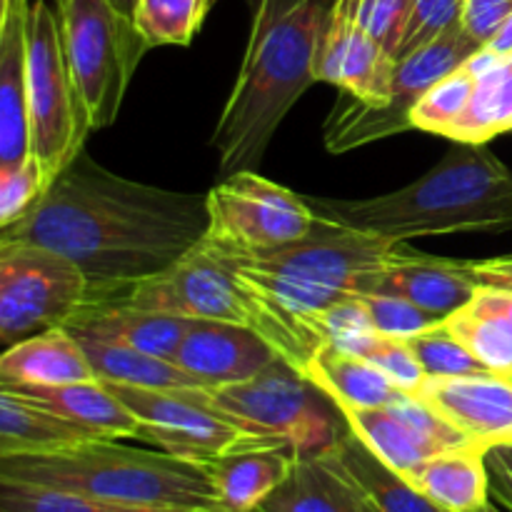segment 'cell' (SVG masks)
<instances>
[{
  "label": "cell",
  "instance_id": "1",
  "mask_svg": "<svg viewBox=\"0 0 512 512\" xmlns=\"http://www.w3.org/2000/svg\"><path fill=\"white\" fill-rule=\"evenodd\" d=\"M208 195L120 178L80 153L0 243H33L73 260L90 298L163 273L205 238Z\"/></svg>",
  "mask_w": 512,
  "mask_h": 512
},
{
  "label": "cell",
  "instance_id": "2",
  "mask_svg": "<svg viewBox=\"0 0 512 512\" xmlns=\"http://www.w3.org/2000/svg\"><path fill=\"white\" fill-rule=\"evenodd\" d=\"M398 243L315 213L308 235L280 248L230 255L235 275L268 318V343L303 373L325 345L320 315L365 295Z\"/></svg>",
  "mask_w": 512,
  "mask_h": 512
},
{
  "label": "cell",
  "instance_id": "3",
  "mask_svg": "<svg viewBox=\"0 0 512 512\" xmlns=\"http://www.w3.org/2000/svg\"><path fill=\"white\" fill-rule=\"evenodd\" d=\"M328 0H258L248 48L213 130L220 173L253 170L275 130L315 83Z\"/></svg>",
  "mask_w": 512,
  "mask_h": 512
},
{
  "label": "cell",
  "instance_id": "4",
  "mask_svg": "<svg viewBox=\"0 0 512 512\" xmlns=\"http://www.w3.org/2000/svg\"><path fill=\"white\" fill-rule=\"evenodd\" d=\"M323 218L393 243L512 230V170L485 143H455L435 168L395 193L310 198Z\"/></svg>",
  "mask_w": 512,
  "mask_h": 512
},
{
  "label": "cell",
  "instance_id": "5",
  "mask_svg": "<svg viewBox=\"0 0 512 512\" xmlns=\"http://www.w3.org/2000/svg\"><path fill=\"white\" fill-rule=\"evenodd\" d=\"M0 478L73 490L120 505L183 512H223L205 463L125 448L118 440H90L43 455L0 458Z\"/></svg>",
  "mask_w": 512,
  "mask_h": 512
},
{
  "label": "cell",
  "instance_id": "6",
  "mask_svg": "<svg viewBox=\"0 0 512 512\" xmlns=\"http://www.w3.org/2000/svg\"><path fill=\"white\" fill-rule=\"evenodd\" d=\"M208 403L245 433L290 443L300 455L323 453L348 433L338 403L285 358L243 383L213 388Z\"/></svg>",
  "mask_w": 512,
  "mask_h": 512
},
{
  "label": "cell",
  "instance_id": "7",
  "mask_svg": "<svg viewBox=\"0 0 512 512\" xmlns=\"http://www.w3.org/2000/svg\"><path fill=\"white\" fill-rule=\"evenodd\" d=\"M65 55L90 130L115 123L145 55L143 35L110 0H65L58 8Z\"/></svg>",
  "mask_w": 512,
  "mask_h": 512
},
{
  "label": "cell",
  "instance_id": "8",
  "mask_svg": "<svg viewBox=\"0 0 512 512\" xmlns=\"http://www.w3.org/2000/svg\"><path fill=\"white\" fill-rule=\"evenodd\" d=\"M30 153L53 180L83 153L90 125L75 93L55 5L35 0L28 15Z\"/></svg>",
  "mask_w": 512,
  "mask_h": 512
},
{
  "label": "cell",
  "instance_id": "9",
  "mask_svg": "<svg viewBox=\"0 0 512 512\" xmlns=\"http://www.w3.org/2000/svg\"><path fill=\"white\" fill-rule=\"evenodd\" d=\"M478 50L480 45L458 23L395 63L388 105H368L340 90V98L335 100L323 125L325 148L330 153H348L353 148L413 130L410 113L415 103L438 80L468 63Z\"/></svg>",
  "mask_w": 512,
  "mask_h": 512
},
{
  "label": "cell",
  "instance_id": "10",
  "mask_svg": "<svg viewBox=\"0 0 512 512\" xmlns=\"http://www.w3.org/2000/svg\"><path fill=\"white\" fill-rule=\"evenodd\" d=\"M100 298H115L130 308L180 318L240 323L268 340V318L235 275L230 255L205 238L163 273Z\"/></svg>",
  "mask_w": 512,
  "mask_h": 512
},
{
  "label": "cell",
  "instance_id": "11",
  "mask_svg": "<svg viewBox=\"0 0 512 512\" xmlns=\"http://www.w3.org/2000/svg\"><path fill=\"white\" fill-rule=\"evenodd\" d=\"M90 295L83 270L65 255L33 243H0V343L65 328Z\"/></svg>",
  "mask_w": 512,
  "mask_h": 512
},
{
  "label": "cell",
  "instance_id": "12",
  "mask_svg": "<svg viewBox=\"0 0 512 512\" xmlns=\"http://www.w3.org/2000/svg\"><path fill=\"white\" fill-rule=\"evenodd\" d=\"M205 240L233 255L263 253L300 240L315 223L310 203L255 170L225 175L208 190Z\"/></svg>",
  "mask_w": 512,
  "mask_h": 512
},
{
  "label": "cell",
  "instance_id": "13",
  "mask_svg": "<svg viewBox=\"0 0 512 512\" xmlns=\"http://www.w3.org/2000/svg\"><path fill=\"white\" fill-rule=\"evenodd\" d=\"M140 423V440L175 458L210 465L213 460L255 443H280L245 433L208 403L210 390H150L105 383Z\"/></svg>",
  "mask_w": 512,
  "mask_h": 512
},
{
  "label": "cell",
  "instance_id": "14",
  "mask_svg": "<svg viewBox=\"0 0 512 512\" xmlns=\"http://www.w3.org/2000/svg\"><path fill=\"white\" fill-rule=\"evenodd\" d=\"M398 60L358 18V0H335L325 20L315 78L368 105H388Z\"/></svg>",
  "mask_w": 512,
  "mask_h": 512
},
{
  "label": "cell",
  "instance_id": "15",
  "mask_svg": "<svg viewBox=\"0 0 512 512\" xmlns=\"http://www.w3.org/2000/svg\"><path fill=\"white\" fill-rule=\"evenodd\" d=\"M478 290L470 260L435 258L398 243L373 275L368 293L400 295L425 313L445 320L473 303Z\"/></svg>",
  "mask_w": 512,
  "mask_h": 512
},
{
  "label": "cell",
  "instance_id": "16",
  "mask_svg": "<svg viewBox=\"0 0 512 512\" xmlns=\"http://www.w3.org/2000/svg\"><path fill=\"white\" fill-rule=\"evenodd\" d=\"M420 398L433 405L470 443L483 450L512 445V378L483 373L468 378H428Z\"/></svg>",
  "mask_w": 512,
  "mask_h": 512
},
{
  "label": "cell",
  "instance_id": "17",
  "mask_svg": "<svg viewBox=\"0 0 512 512\" xmlns=\"http://www.w3.org/2000/svg\"><path fill=\"white\" fill-rule=\"evenodd\" d=\"M278 358V350L248 325L193 318L173 363L208 388H223L253 378Z\"/></svg>",
  "mask_w": 512,
  "mask_h": 512
},
{
  "label": "cell",
  "instance_id": "18",
  "mask_svg": "<svg viewBox=\"0 0 512 512\" xmlns=\"http://www.w3.org/2000/svg\"><path fill=\"white\" fill-rule=\"evenodd\" d=\"M28 0H0V168L30 155Z\"/></svg>",
  "mask_w": 512,
  "mask_h": 512
},
{
  "label": "cell",
  "instance_id": "19",
  "mask_svg": "<svg viewBox=\"0 0 512 512\" xmlns=\"http://www.w3.org/2000/svg\"><path fill=\"white\" fill-rule=\"evenodd\" d=\"M193 318L130 308L115 298H88L65 328L78 338L103 340L173 360Z\"/></svg>",
  "mask_w": 512,
  "mask_h": 512
},
{
  "label": "cell",
  "instance_id": "20",
  "mask_svg": "<svg viewBox=\"0 0 512 512\" xmlns=\"http://www.w3.org/2000/svg\"><path fill=\"white\" fill-rule=\"evenodd\" d=\"M300 453L290 443H255L208 465L223 512H258L288 480Z\"/></svg>",
  "mask_w": 512,
  "mask_h": 512
},
{
  "label": "cell",
  "instance_id": "21",
  "mask_svg": "<svg viewBox=\"0 0 512 512\" xmlns=\"http://www.w3.org/2000/svg\"><path fill=\"white\" fill-rule=\"evenodd\" d=\"M258 512H375L333 448L300 455L293 473Z\"/></svg>",
  "mask_w": 512,
  "mask_h": 512
},
{
  "label": "cell",
  "instance_id": "22",
  "mask_svg": "<svg viewBox=\"0 0 512 512\" xmlns=\"http://www.w3.org/2000/svg\"><path fill=\"white\" fill-rule=\"evenodd\" d=\"M0 390H10L28 403L40 405L70 423L80 425L95 438H138L140 423L128 405L103 383V380H88V383H70L45 388V385H0Z\"/></svg>",
  "mask_w": 512,
  "mask_h": 512
},
{
  "label": "cell",
  "instance_id": "23",
  "mask_svg": "<svg viewBox=\"0 0 512 512\" xmlns=\"http://www.w3.org/2000/svg\"><path fill=\"white\" fill-rule=\"evenodd\" d=\"M98 380L83 343L68 328H50L0 355V385H70Z\"/></svg>",
  "mask_w": 512,
  "mask_h": 512
},
{
  "label": "cell",
  "instance_id": "24",
  "mask_svg": "<svg viewBox=\"0 0 512 512\" xmlns=\"http://www.w3.org/2000/svg\"><path fill=\"white\" fill-rule=\"evenodd\" d=\"M408 480L445 512H475L493 498L488 450L480 445H463L435 455L425 460Z\"/></svg>",
  "mask_w": 512,
  "mask_h": 512
},
{
  "label": "cell",
  "instance_id": "25",
  "mask_svg": "<svg viewBox=\"0 0 512 512\" xmlns=\"http://www.w3.org/2000/svg\"><path fill=\"white\" fill-rule=\"evenodd\" d=\"M303 375L333 398L338 408H385L405 393L373 363L330 343L320 345Z\"/></svg>",
  "mask_w": 512,
  "mask_h": 512
},
{
  "label": "cell",
  "instance_id": "26",
  "mask_svg": "<svg viewBox=\"0 0 512 512\" xmlns=\"http://www.w3.org/2000/svg\"><path fill=\"white\" fill-rule=\"evenodd\" d=\"M90 440L100 438L10 390H0V458L58 453Z\"/></svg>",
  "mask_w": 512,
  "mask_h": 512
},
{
  "label": "cell",
  "instance_id": "27",
  "mask_svg": "<svg viewBox=\"0 0 512 512\" xmlns=\"http://www.w3.org/2000/svg\"><path fill=\"white\" fill-rule=\"evenodd\" d=\"M478 70L473 103L455 125V143H488L495 135L512 130V55H493L485 48L470 58Z\"/></svg>",
  "mask_w": 512,
  "mask_h": 512
},
{
  "label": "cell",
  "instance_id": "28",
  "mask_svg": "<svg viewBox=\"0 0 512 512\" xmlns=\"http://www.w3.org/2000/svg\"><path fill=\"white\" fill-rule=\"evenodd\" d=\"M333 453L360 485L375 512H445L430 503L405 475L385 465L350 428L333 445Z\"/></svg>",
  "mask_w": 512,
  "mask_h": 512
},
{
  "label": "cell",
  "instance_id": "29",
  "mask_svg": "<svg viewBox=\"0 0 512 512\" xmlns=\"http://www.w3.org/2000/svg\"><path fill=\"white\" fill-rule=\"evenodd\" d=\"M348 428L395 473L410 475L443 450L430 443L410 423H405L390 405L385 408H340ZM448 453V450H445Z\"/></svg>",
  "mask_w": 512,
  "mask_h": 512
},
{
  "label": "cell",
  "instance_id": "30",
  "mask_svg": "<svg viewBox=\"0 0 512 512\" xmlns=\"http://www.w3.org/2000/svg\"><path fill=\"white\" fill-rule=\"evenodd\" d=\"M78 340L83 343L95 375L103 383H120L150 390H213L168 358H158V355L140 353V350L93 338Z\"/></svg>",
  "mask_w": 512,
  "mask_h": 512
},
{
  "label": "cell",
  "instance_id": "31",
  "mask_svg": "<svg viewBox=\"0 0 512 512\" xmlns=\"http://www.w3.org/2000/svg\"><path fill=\"white\" fill-rule=\"evenodd\" d=\"M443 328L458 338L490 373L512 378V320L488 305L473 303L443 320Z\"/></svg>",
  "mask_w": 512,
  "mask_h": 512
},
{
  "label": "cell",
  "instance_id": "32",
  "mask_svg": "<svg viewBox=\"0 0 512 512\" xmlns=\"http://www.w3.org/2000/svg\"><path fill=\"white\" fill-rule=\"evenodd\" d=\"M475 85H478V70H475L473 63L468 60V63L460 65L458 70H453V73L445 75L443 80H438V83L415 103L413 113H410L413 128L430 135H445V138H450L455 125H458L460 120L465 118V113L470 110Z\"/></svg>",
  "mask_w": 512,
  "mask_h": 512
},
{
  "label": "cell",
  "instance_id": "33",
  "mask_svg": "<svg viewBox=\"0 0 512 512\" xmlns=\"http://www.w3.org/2000/svg\"><path fill=\"white\" fill-rule=\"evenodd\" d=\"M213 0H138L133 23L145 45H190Z\"/></svg>",
  "mask_w": 512,
  "mask_h": 512
},
{
  "label": "cell",
  "instance_id": "34",
  "mask_svg": "<svg viewBox=\"0 0 512 512\" xmlns=\"http://www.w3.org/2000/svg\"><path fill=\"white\" fill-rule=\"evenodd\" d=\"M0 512H183L135 508V505L110 503L93 495L73 493L48 485L20 483V480L0 478Z\"/></svg>",
  "mask_w": 512,
  "mask_h": 512
},
{
  "label": "cell",
  "instance_id": "35",
  "mask_svg": "<svg viewBox=\"0 0 512 512\" xmlns=\"http://www.w3.org/2000/svg\"><path fill=\"white\" fill-rule=\"evenodd\" d=\"M408 343L413 345L428 378H468V375L490 373L458 338L443 328V323L428 333L415 335Z\"/></svg>",
  "mask_w": 512,
  "mask_h": 512
},
{
  "label": "cell",
  "instance_id": "36",
  "mask_svg": "<svg viewBox=\"0 0 512 512\" xmlns=\"http://www.w3.org/2000/svg\"><path fill=\"white\" fill-rule=\"evenodd\" d=\"M353 355H360L368 363H373L380 373L388 375L405 393H420L423 383L428 380V373L415 355L413 345L403 338L373 333L358 345Z\"/></svg>",
  "mask_w": 512,
  "mask_h": 512
},
{
  "label": "cell",
  "instance_id": "37",
  "mask_svg": "<svg viewBox=\"0 0 512 512\" xmlns=\"http://www.w3.org/2000/svg\"><path fill=\"white\" fill-rule=\"evenodd\" d=\"M48 188L50 180L33 153L23 163L0 168V230L18 223Z\"/></svg>",
  "mask_w": 512,
  "mask_h": 512
},
{
  "label": "cell",
  "instance_id": "38",
  "mask_svg": "<svg viewBox=\"0 0 512 512\" xmlns=\"http://www.w3.org/2000/svg\"><path fill=\"white\" fill-rule=\"evenodd\" d=\"M368 308L370 320H373L375 333L390 335V338L410 340L420 333L438 328L443 320L435 315L425 313L410 300L400 298V295H385V293H365L360 295Z\"/></svg>",
  "mask_w": 512,
  "mask_h": 512
},
{
  "label": "cell",
  "instance_id": "39",
  "mask_svg": "<svg viewBox=\"0 0 512 512\" xmlns=\"http://www.w3.org/2000/svg\"><path fill=\"white\" fill-rule=\"evenodd\" d=\"M463 8L465 0H413L395 60L405 58L413 50L423 48L425 43L443 35L453 25H458Z\"/></svg>",
  "mask_w": 512,
  "mask_h": 512
},
{
  "label": "cell",
  "instance_id": "40",
  "mask_svg": "<svg viewBox=\"0 0 512 512\" xmlns=\"http://www.w3.org/2000/svg\"><path fill=\"white\" fill-rule=\"evenodd\" d=\"M320 328H323L325 343L335 345L340 350H348V353H355L358 345L375 333L373 320H370L368 308H365L360 295L325 310L320 315Z\"/></svg>",
  "mask_w": 512,
  "mask_h": 512
},
{
  "label": "cell",
  "instance_id": "41",
  "mask_svg": "<svg viewBox=\"0 0 512 512\" xmlns=\"http://www.w3.org/2000/svg\"><path fill=\"white\" fill-rule=\"evenodd\" d=\"M413 0H358V18L395 58Z\"/></svg>",
  "mask_w": 512,
  "mask_h": 512
},
{
  "label": "cell",
  "instance_id": "42",
  "mask_svg": "<svg viewBox=\"0 0 512 512\" xmlns=\"http://www.w3.org/2000/svg\"><path fill=\"white\" fill-rule=\"evenodd\" d=\"M510 15L512 0H465L460 25L480 48H485L508 23Z\"/></svg>",
  "mask_w": 512,
  "mask_h": 512
},
{
  "label": "cell",
  "instance_id": "43",
  "mask_svg": "<svg viewBox=\"0 0 512 512\" xmlns=\"http://www.w3.org/2000/svg\"><path fill=\"white\" fill-rule=\"evenodd\" d=\"M490 493L503 508L512 512V460L500 448L488 450Z\"/></svg>",
  "mask_w": 512,
  "mask_h": 512
},
{
  "label": "cell",
  "instance_id": "44",
  "mask_svg": "<svg viewBox=\"0 0 512 512\" xmlns=\"http://www.w3.org/2000/svg\"><path fill=\"white\" fill-rule=\"evenodd\" d=\"M470 270H473L480 288L510 290L512 293V255L508 258L470 260Z\"/></svg>",
  "mask_w": 512,
  "mask_h": 512
},
{
  "label": "cell",
  "instance_id": "45",
  "mask_svg": "<svg viewBox=\"0 0 512 512\" xmlns=\"http://www.w3.org/2000/svg\"><path fill=\"white\" fill-rule=\"evenodd\" d=\"M485 50L493 55H512V15L508 18V23L500 28V33L485 45Z\"/></svg>",
  "mask_w": 512,
  "mask_h": 512
},
{
  "label": "cell",
  "instance_id": "46",
  "mask_svg": "<svg viewBox=\"0 0 512 512\" xmlns=\"http://www.w3.org/2000/svg\"><path fill=\"white\" fill-rule=\"evenodd\" d=\"M110 3H113L115 8H118L120 13L125 15V18L133 20V15H135V5H138V0H110Z\"/></svg>",
  "mask_w": 512,
  "mask_h": 512
},
{
  "label": "cell",
  "instance_id": "47",
  "mask_svg": "<svg viewBox=\"0 0 512 512\" xmlns=\"http://www.w3.org/2000/svg\"><path fill=\"white\" fill-rule=\"evenodd\" d=\"M475 512H503V510H500V508H495L493 503H488V505H485V508H480V510H475Z\"/></svg>",
  "mask_w": 512,
  "mask_h": 512
},
{
  "label": "cell",
  "instance_id": "48",
  "mask_svg": "<svg viewBox=\"0 0 512 512\" xmlns=\"http://www.w3.org/2000/svg\"><path fill=\"white\" fill-rule=\"evenodd\" d=\"M500 450H503V453H505V455H508V458L512 460V445H508V448H500Z\"/></svg>",
  "mask_w": 512,
  "mask_h": 512
},
{
  "label": "cell",
  "instance_id": "49",
  "mask_svg": "<svg viewBox=\"0 0 512 512\" xmlns=\"http://www.w3.org/2000/svg\"><path fill=\"white\" fill-rule=\"evenodd\" d=\"M53 3H55V8H60V5H63L65 0H53Z\"/></svg>",
  "mask_w": 512,
  "mask_h": 512
}]
</instances>
